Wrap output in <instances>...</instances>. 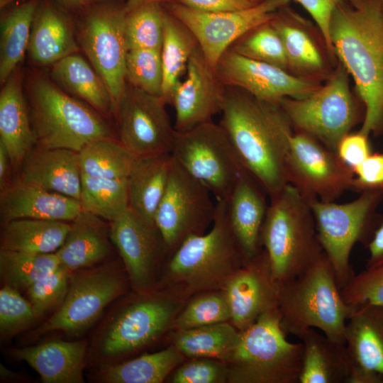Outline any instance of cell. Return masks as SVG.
<instances>
[{
    "instance_id": "cell-1",
    "label": "cell",
    "mask_w": 383,
    "mask_h": 383,
    "mask_svg": "<svg viewBox=\"0 0 383 383\" xmlns=\"http://www.w3.org/2000/svg\"><path fill=\"white\" fill-rule=\"evenodd\" d=\"M219 123L249 175L270 199L289 183L287 157L294 128L279 101L226 87Z\"/></svg>"
},
{
    "instance_id": "cell-2",
    "label": "cell",
    "mask_w": 383,
    "mask_h": 383,
    "mask_svg": "<svg viewBox=\"0 0 383 383\" xmlns=\"http://www.w3.org/2000/svg\"><path fill=\"white\" fill-rule=\"evenodd\" d=\"M329 35L335 55L352 76L365 106L360 131L383 134V8L381 0H357L336 6Z\"/></svg>"
},
{
    "instance_id": "cell-3",
    "label": "cell",
    "mask_w": 383,
    "mask_h": 383,
    "mask_svg": "<svg viewBox=\"0 0 383 383\" xmlns=\"http://www.w3.org/2000/svg\"><path fill=\"white\" fill-rule=\"evenodd\" d=\"M246 263L228 222L226 201H219L212 228L189 236L172 253L166 280L178 298L221 290Z\"/></svg>"
},
{
    "instance_id": "cell-4",
    "label": "cell",
    "mask_w": 383,
    "mask_h": 383,
    "mask_svg": "<svg viewBox=\"0 0 383 383\" xmlns=\"http://www.w3.org/2000/svg\"><path fill=\"white\" fill-rule=\"evenodd\" d=\"M260 243L279 285L304 272L324 253L310 202L291 184L270 199Z\"/></svg>"
},
{
    "instance_id": "cell-5",
    "label": "cell",
    "mask_w": 383,
    "mask_h": 383,
    "mask_svg": "<svg viewBox=\"0 0 383 383\" xmlns=\"http://www.w3.org/2000/svg\"><path fill=\"white\" fill-rule=\"evenodd\" d=\"M356 308L343 300L325 253L304 272L279 285L278 311L286 334L298 337L312 328L345 343L346 323Z\"/></svg>"
},
{
    "instance_id": "cell-6",
    "label": "cell",
    "mask_w": 383,
    "mask_h": 383,
    "mask_svg": "<svg viewBox=\"0 0 383 383\" xmlns=\"http://www.w3.org/2000/svg\"><path fill=\"white\" fill-rule=\"evenodd\" d=\"M27 93L36 146L79 152L94 140L114 137L104 116L52 80L38 74L31 77Z\"/></svg>"
},
{
    "instance_id": "cell-7",
    "label": "cell",
    "mask_w": 383,
    "mask_h": 383,
    "mask_svg": "<svg viewBox=\"0 0 383 383\" xmlns=\"http://www.w3.org/2000/svg\"><path fill=\"white\" fill-rule=\"evenodd\" d=\"M278 309L239 332L224 362L231 383H299L303 344L286 338Z\"/></svg>"
},
{
    "instance_id": "cell-8",
    "label": "cell",
    "mask_w": 383,
    "mask_h": 383,
    "mask_svg": "<svg viewBox=\"0 0 383 383\" xmlns=\"http://www.w3.org/2000/svg\"><path fill=\"white\" fill-rule=\"evenodd\" d=\"M383 201V187L364 190L349 202L314 200L310 202L323 252L341 289L355 275L350 262L357 243L365 248L382 218L378 207Z\"/></svg>"
},
{
    "instance_id": "cell-9",
    "label": "cell",
    "mask_w": 383,
    "mask_h": 383,
    "mask_svg": "<svg viewBox=\"0 0 383 383\" xmlns=\"http://www.w3.org/2000/svg\"><path fill=\"white\" fill-rule=\"evenodd\" d=\"M349 73L338 60L333 72L314 92L279 103L294 131L307 133L335 152L340 140L365 117V106L352 93Z\"/></svg>"
},
{
    "instance_id": "cell-10",
    "label": "cell",
    "mask_w": 383,
    "mask_h": 383,
    "mask_svg": "<svg viewBox=\"0 0 383 383\" xmlns=\"http://www.w3.org/2000/svg\"><path fill=\"white\" fill-rule=\"evenodd\" d=\"M171 155L210 191L216 201H226L239 180L248 174L226 131L213 121L177 131Z\"/></svg>"
},
{
    "instance_id": "cell-11",
    "label": "cell",
    "mask_w": 383,
    "mask_h": 383,
    "mask_svg": "<svg viewBox=\"0 0 383 383\" xmlns=\"http://www.w3.org/2000/svg\"><path fill=\"white\" fill-rule=\"evenodd\" d=\"M211 196L172 157L167 186L155 218L167 252L172 253L190 235L204 233L213 222L216 204Z\"/></svg>"
},
{
    "instance_id": "cell-12",
    "label": "cell",
    "mask_w": 383,
    "mask_h": 383,
    "mask_svg": "<svg viewBox=\"0 0 383 383\" xmlns=\"http://www.w3.org/2000/svg\"><path fill=\"white\" fill-rule=\"evenodd\" d=\"M126 14L127 9L94 8L86 12L77 31L79 45L108 88L114 116L127 84Z\"/></svg>"
},
{
    "instance_id": "cell-13",
    "label": "cell",
    "mask_w": 383,
    "mask_h": 383,
    "mask_svg": "<svg viewBox=\"0 0 383 383\" xmlns=\"http://www.w3.org/2000/svg\"><path fill=\"white\" fill-rule=\"evenodd\" d=\"M290 0H262L234 11L208 13L179 3L169 6L171 15L193 35L208 64L213 69L237 40L260 25L272 21Z\"/></svg>"
},
{
    "instance_id": "cell-14",
    "label": "cell",
    "mask_w": 383,
    "mask_h": 383,
    "mask_svg": "<svg viewBox=\"0 0 383 383\" xmlns=\"http://www.w3.org/2000/svg\"><path fill=\"white\" fill-rule=\"evenodd\" d=\"M288 183L307 201H335L353 190L355 174L335 152L313 136L294 131L287 157Z\"/></svg>"
},
{
    "instance_id": "cell-15",
    "label": "cell",
    "mask_w": 383,
    "mask_h": 383,
    "mask_svg": "<svg viewBox=\"0 0 383 383\" xmlns=\"http://www.w3.org/2000/svg\"><path fill=\"white\" fill-rule=\"evenodd\" d=\"M165 101L126 84L115 116L120 143L135 157L171 154L177 131Z\"/></svg>"
},
{
    "instance_id": "cell-16",
    "label": "cell",
    "mask_w": 383,
    "mask_h": 383,
    "mask_svg": "<svg viewBox=\"0 0 383 383\" xmlns=\"http://www.w3.org/2000/svg\"><path fill=\"white\" fill-rule=\"evenodd\" d=\"M125 289L121 274L111 266L70 273L66 296L56 311L39 328L38 334L62 331L78 334L89 327L107 305Z\"/></svg>"
},
{
    "instance_id": "cell-17",
    "label": "cell",
    "mask_w": 383,
    "mask_h": 383,
    "mask_svg": "<svg viewBox=\"0 0 383 383\" xmlns=\"http://www.w3.org/2000/svg\"><path fill=\"white\" fill-rule=\"evenodd\" d=\"M182 309L171 294L145 296L124 308L108 326L101 343L102 353L116 356L138 349L156 340Z\"/></svg>"
},
{
    "instance_id": "cell-18",
    "label": "cell",
    "mask_w": 383,
    "mask_h": 383,
    "mask_svg": "<svg viewBox=\"0 0 383 383\" xmlns=\"http://www.w3.org/2000/svg\"><path fill=\"white\" fill-rule=\"evenodd\" d=\"M216 73L226 87L243 89L270 101L308 96L322 85L315 79L295 75L281 67L254 60L228 49L218 61Z\"/></svg>"
},
{
    "instance_id": "cell-19",
    "label": "cell",
    "mask_w": 383,
    "mask_h": 383,
    "mask_svg": "<svg viewBox=\"0 0 383 383\" xmlns=\"http://www.w3.org/2000/svg\"><path fill=\"white\" fill-rule=\"evenodd\" d=\"M225 94L226 86L197 45L189 60L185 78L172 93L175 130L184 132L212 121L222 111Z\"/></svg>"
},
{
    "instance_id": "cell-20",
    "label": "cell",
    "mask_w": 383,
    "mask_h": 383,
    "mask_svg": "<svg viewBox=\"0 0 383 383\" xmlns=\"http://www.w3.org/2000/svg\"><path fill=\"white\" fill-rule=\"evenodd\" d=\"M110 238L124 262L133 289L145 292L152 284L157 265L167 252L160 231L128 208L110 222Z\"/></svg>"
},
{
    "instance_id": "cell-21",
    "label": "cell",
    "mask_w": 383,
    "mask_h": 383,
    "mask_svg": "<svg viewBox=\"0 0 383 383\" xmlns=\"http://www.w3.org/2000/svg\"><path fill=\"white\" fill-rule=\"evenodd\" d=\"M222 290L231 311L230 322L239 331L262 314L278 309L279 285L272 277L264 249L236 271Z\"/></svg>"
},
{
    "instance_id": "cell-22",
    "label": "cell",
    "mask_w": 383,
    "mask_h": 383,
    "mask_svg": "<svg viewBox=\"0 0 383 383\" xmlns=\"http://www.w3.org/2000/svg\"><path fill=\"white\" fill-rule=\"evenodd\" d=\"M271 23L282 40L289 72L321 82L329 77L338 60L306 21L288 10L282 14L278 11Z\"/></svg>"
},
{
    "instance_id": "cell-23",
    "label": "cell",
    "mask_w": 383,
    "mask_h": 383,
    "mask_svg": "<svg viewBox=\"0 0 383 383\" xmlns=\"http://www.w3.org/2000/svg\"><path fill=\"white\" fill-rule=\"evenodd\" d=\"M82 211L76 199L52 192L18 179L0 192L2 224L18 218L70 222Z\"/></svg>"
},
{
    "instance_id": "cell-24",
    "label": "cell",
    "mask_w": 383,
    "mask_h": 383,
    "mask_svg": "<svg viewBox=\"0 0 383 383\" xmlns=\"http://www.w3.org/2000/svg\"><path fill=\"white\" fill-rule=\"evenodd\" d=\"M21 181L79 201L82 172L79 152L35 146L25 157Z\"/></svg>"
},
{
    "instance_id": "cell-25",
    "label": "cell",
    "mask_w": 383,
    "mask_h": 383,
    "mask_svg": "<svg viewBox=\"0 0 383 383\" xmlns=\"http://www.w3.org/2000/svg\"><path fill=\"white\" fill-rule=\"evenodd\" d=\"M265 196L246 174L226 201L230 226L247 262L262 250L260 234L268 207Z\"/></svg>"
},
{
    "instance_id": "cell-26",
    "label": "cell",
    "mask_w": 383,
    "mask_h": 383,
    "mask_svg": "<svg viewBox=\"0 0 383 383\" xmlns=\"http://www.w3.org/2000/svg\"><path fill=\"white\" fill-rule=\"evenodd\" d=\"M85 350L84 341L59 340L12 349L9 353L27 362L44 383H82Z\"/></svg>"
},
{
    "instance_id": "cell-27",
    "label": "cell",
    "mask_w": 383,
    "mask_h": 383,
    "mask_svg": "<svg viewBox=\"0 0 383 383\" xmlns=\"http://www.w3.org/2000/svg\"><path fill=\"white\" fill-rule=\"evenodd\" d=\"M0 141L14 167L21 166L27 154L36 146L18 67L4 83L0 93Z\"/></svg>"
},
{
    "instance_id": "cell-28",
    "label": "cell",
    "mask_w": 383,
    "mask_h": 383,
    "mask_svg": "<svg viewBox=\"0 0 383 383\" xmlns=\"http://www.w3.org/2000/svg\"><path fill=\"white\" fill-rule=\"evenodd\" d=\"M90 213L82 211L70 221V228L55 252L61 266L73 272L99 263L111 252L110 225Z\"/></svg>"
},
{
    "instance_id": "cell-29",
    "label": "cell",
    "mask_w": 383,
    "mask_h": 383,
    "mask_svg": "<svg viewBox=\"0 0 383 383\" xmlns=\"http://www.w3.org/2000/svg\"><path fill=\"white\" fill-rule=\"evenodd\" d=\"M298 338L303 344L299 383H347L351 360L345 343L312 328Z\"/></svg>"
},
{
    "instance_id": "cell-30",
    "label": "cell",
    "mask_w": 383,
    "mask_h": 383,
    "mask_svg": "<svg viewBox=\"0 0 383 383\" xmlns=\"http://www.w3.org/2000/svg\"><path fill=\"white\" fill-rule=\"evenodd\" d=\"M345 343L351 365L383 377V306H357L346 323Z\"/></svg>"
},
{
    "instance_id": "cell-31",
    "label": "cell",
    "mask_w": 383,
    "mask_h": 383,
    "mask_svg": "<svg viewBox=\"0 0 383 383\" xmlns=\"http://www.w3.org/2000/svg\"><path fill=\"white\" fill-rule=\"evenodd\" d=\"M172 161L171 154L136 158L127 177L129 208L154 226L167 186Z\"/></svg>"
},
{
    "instance_id": "cell-32",
    "label": "cell",
    "mask_w": 383,
    "mask_h": 383,
    "mask_svg": "<svg viewBox=\"0 0 383 383\" xmlns=\"http://www.w3.org/2000/svg\"><path fill=\"white\" fill-rule=\"evenodd\" d=\"M50 75L61 89L82 99L105 118L113 115L106 85L91 63L81 55L74 53L54 63Z\"/></svg>"
},
{
    "instance_id": "cell-33",
    "label": "cell",
    "mask_w": 383,
    "mask_h": 383,
    "mask_svg": "<svg viewBox=\"0 0 383 383\" xmlns=\"http://www.w3.org/2000/svg\"><path fill=\"white\" fill-rule=\"evenodd\" d=\"M27 50L34 63L44 66L77 53L79 47L65 17L47 6L36 10Z\"/></svg>"
},
{
    "instance_id": "cell-34",
    "label": "cell",
    "mask_w": 383,
    "mask_h": 383,
    "mask_svg": "<svg viewBox=\"0 0 383 383\" xmlns=\"http://www.w3.org/2000/svg\"><path fill=\"white\" fill-rule=\"evenodd\" d=\"M70 222L37 218H18L2 224L1 249L52 253L62 245Z\"/></svg>"
},
{
    "instance_id": "cell-35",
    "label": "cell",
    "mask_w": 383,
    "mask_h": 383,
    "mask_svg": "<svg viewBox=\"0 0 383 383\" xmlns=\"http://www.w3.org/2000/svg\"><path fill=\"white\" fill-rule=\"evenodd\" d=\"M197 43L192 33L172 15H165L161 48L162 98L171 104L174 89L187 70Z\"/></svg>"
},
{
    "instance_id": "cell-36",
    "label": "cell",
    "mask_w": 383,
    "mask_h": 383,
    "mask_svg": "<svg viewBox=\"0 0 383 383\" xmlns=\"http://www.w3.org/2000/svg\"><path fill=\"white\" fill-rule=\"evenodd\" d=\"M183 357L172 346L125 362L106 365L100 372L101 379L109 383H161L182 362Z\"/></svg>"
},
{
    "instance_id": "cell-37",
    "label": "cell",
    "mask_w": 383,
    "mask_h": 383,
    "mask_svg": "<svg viewBox=\"0 0 383 383\" xmlns=\"http://www.w3.org/2000/svg\"><path fill=\"white\" fill-rule=\"evenodd\" d=\"M239 332L229 321L178 330L174 334V346L184 357L225 362L237 341Z\"/></svg>"
},
{
    "instance_id": "cell-38",
    "label": "cell",
    "mask_w": 383,
    "mask_h": 383,
    "mask_svg": "<svg viewBox=\"0 0 383 383\" xmlns=\"http://www.w3.org/2000/svg\"><path fill=\"white\" fill-rule=\"evenodd\" d=\"M36 10L35 2L30 1L13 9L1 21V83L7 80L23 59Z\"/></svg>"
},
{
    "instance_id": "cell-39",
    "label": "cell",
    "mask_w": 383,
    "mask_h": 383,
    "mask_svg": "<svg viewBox=\"0 0 383 383\" xmlns=\"http://www.w3.org/2000/svg\"><path fill=\"white\" fill-rule=\"evenodd\" d=\"M82 210L112 222L129 208L127 178L94 177L82 173Z\"/></svg>"
},
{
    "instance_id": "cell-40",
    "label": "cell",
    "mask_w": 383,
    "mask_h": 383,
    "mask_svg": "<svg viewBox=\"0 0 383 383\" xmlns=\"http://www.w3.org/2000/svg\"><path fill=\"white\" fill-rule=\"evenodd\" d=\"M79 155L82 174L107 179L127 178L136 159L114 137L89 142Z\"/></svg>"
},
{
    "instance_id": "cell-41",
    "label": "cell",
    "mask_w": 383,
    "mask_h": 383,
    "mask_svg": "<svg viewBox=\"0 0 383 383\" xmlns=\"http://www.w3.org/2000/svg\"><path fill=\"white\" fill-rule=\"evenodd\" d=\"M60 265L55 252L30 253L0 250V272L5 284L27 289Z\"/></svg>"
},
{
    "instance_id": "cell-42",
    "label": "cell",
    "mask_w": 383,
    "mask_h": 383,
    "mask_svg": "<svg viewBox=\"0 0 383 383\" xmlns=\"http://www.w3.org/2000/svg\"><path fill=\"white\" fill-rule=\"evenodd\" d=\"M165 15L155 2L127 9L125 38L128 50H161Z\"/></svg>"
},
{
    "instance_id": "cell-43",
    "label": "cell",
    "mask_w": 383,
    "mask_h": 383,
    "mask_svg": "<svg viewBox=\"0 0 383 383\" xmlns=\"http://www.w3.org/2000/svg\"><path fill=\"white\" fill-rule=\"evenodd\" d=\"M231 321V311L224 292H205L194 296L174 318L171 328H194Z\"/></svg>"
},
{
    "instance_id": "cell-44",
    "label": "cell",
    "mask_w": 383,
    "mask_h": 383,
    "mask_svg": "<svg viewBox=\"0 0 383 383\" xmlns=\"http://www.w3.org/2000/svg\"><path fill=\"white\" fill-rule=\"evenodd\" d=\"M230 49L245 57L289 71L282 40L271 21L246 33Z\"/></svg>"
},
{
    "instance_id": "cell-45",
    "label": "cell",
    "mask_w": 383,
    "mask_h": 383,
    "mask_svg": "<svg viewBox=\"0 0 383 383\" xmlns=\"http://www.w3.org/2000/svg\"><path fill=\"white\" fill-rule=\"evenodd\" d=\"M126 82L149 94L162 96L161 50L133 49L128 51ZM162 97V96H161Z\"/></svg>"
},
{
    "instance_id": "cell-46",
    "label": "cell",
    "mask_w": 383,
    "mask_h": 383,
    "mask_svg": "<svg viewBox=\"0 0 383 383\" xmlns=\"http://www.w3.org/2000/svg\"><path fill=\"white\" fill-rule=\"evenodd\" d=\"M70 273L60 265L26 289L36 318L45 315L55 306H60L67 292Z\"/></svg>"
},
{
    "instance_id": "cell-47",
    "label": "cell",
    "mask_w": 383,
    "mask_h": 383,
    "mask_svg": "<svg viewBox=\"0 0 383 383\" xmlns=\"http://www.w3.org/2000/svg\"><path fill=\"white\" fill-rule=\"evenodd\" d=\"M36 318L30 302L18 290L4 284L0 290V333L8 338L20 332Z\"/></svg>"
},
{
    "instance_id": "cell-48",
    "label": "cell",
    "mask_w": 383,
    "mask_h": 383,
    "mask_svg": "<svg viewBox=\"0 0 383 383\" xmlns=\"http://www.w3.org/2000/svg\"><path fill=\"white\" fill-rule=\"evenodd\" d=\"M343 300L348 304L358 306L364 304L383 306V265L366 268L355 274L340 289Z\"/></svg>"
},
{
    "instance_id": "cell-49",
    "label": "cell",
    "mask_w": 383,
    "mask_h": 383,
    "mask_svg": "<svg viewBox=\"0 0 383 383\" xmlns=\"http://www.w3.org/2000/svg\"><path fill=\"white\" fill-rule=\"evenodd\" d=\"M226 364L218 360L194 358L180 365L172 377V383H223L228 382Z\"/></svg>"
},
{
    "instance_id": "cell-50",
    "label": "cell",
    "mask_w": 383,
    "mask_h": 383,
    "mask_svg": "<svg viewBox=\"0 0 383 383\" xmlns=\"http://www.w3.org/2000/svg\"><path fill=\"white\" fill-rule=\"evenodd\" d=\"M353 191L360 193L366 189L383 187V151L372 152L353 169Z\"/></svg>"
},
{
    "instance_id": "cell-51",
    "label": "cell",
    "mask_w": 383,
    "mask_h": 383,
    "mask_svg": "<svg viewBox=\"0 0 383 383\" xmlns=\"http://www.w3.org/2000/svg\"><path fill=\"white\" fill-rule=\"evenodd\" d=\"M339 158L353 171L372 152L369 135L360 131L348 133L339 142L335 151Z\"/></svg>"
},
{
    "instance_id": "cell-52",
    "label": "cell",
    "mask_w": 383,
    "mask_h": 383,
    "mask_svg": "<svg viewBox=\"0 0 383 383\" xmlns=\"http://www.w3.org/2000/svg\"><path fill=\"white\" fill-rule=\"evenodd\" d=\"M311 15L321 33L331 55L337 59L329 35V26L332 14L336 6L345 2L357 0H296Z\"/></svg>"
},
{
    "instance_id": "cell-53",
    "label": "cell",
    "mask_w": 383,
    "mask_h": 383,
    "mask_svg": "<svg viewBox=\"0 0 383 383\" xmlns=\"http://www.w3.org/2000/svg\"><path fill=\"white\" fill-rule=\"evenodd\" d=\"M177 3L192 9L208 12L219 13L239 11L250 8L260 1L254 0H174Z\"/></svg>"
},
{
    "instance_id": "cell-54",
    "label": "cell",
    "mask_w": 383,
    "mask_h": 383,
    "mask_svg": "<svg viewBox=\"0 0 383 383\" xmlns=\"http://www.w3.org/2000/svg\"><path fill=\"white\" fill-rule=\"evenodd\" d=\"M366 248L369 253L366 268L383 265V217Z\"/></svg>"
},
{
    "instance_id": "cell-55",
    "label": "cell",
    "mask_w": 383,
    "mask_h": 383,
    "mask_svg": "<svg viewBox=\"0 0 383 383\" xmlns=\"http://www.w3.org/2000/svg\"><path fill=\"white\" fill-rule=\"evenodd\" d=\"M347 383H383V377L377 372L351 365Z\"/></svg>"
},
{
    "instance_id": "cell-56",
    "label": "cell",
    "mask_w": 383,
    "mask_h": 383,
    "mask_svg": "<svg viewBox=\"0 0 383 383\" xmlns=\"http://www.w3.org/2000/svg\"><path fill=\"white\" fill-rule=\"evenodd\" d=\"M12 166L9 153L4 145L0 141V191L9 184L8 181L10 166Z\"/></svg>"
},
{
    "instance_id": "cell-57",
    "label": "cell",
    "mask_w": 383,
    "mask_h": 383,
    "mask_svg": "<svg viewBox=\"0 0 383 383\" xmlns=\"http://www.w3.org/2000/svg\"><path fill=\"white\" fill-rule=\"evenodd\" d=\"M0 374H1V379H18V375L17 374H15L14 372L9 370L6 367H5L2 364L0 365Z\"/></svg>"
},
{
    "instance_id": "cell-58",
    "label": "cell",
    "mask_w": 383,
    "mask_h": 383,
    "mask_svg": "<svg viewBox=\"0 0 383 383\" xmlns=\"http://www.w3.org/2000/svg\"><path fill=\"white\" fill-rule=\"evenodd\" d=\"M128 6L127 9H130L132 8H134L135 6H140L143 4L146 3H160L163 1H170L171 0H128Z\"/></svg>"
},
{
    "instance_id": "cell-59",
    "label": "cell",
    "mask_w": 383,
    "mask_h": 383,
    "mask_svg": "<svg viewBox=\"0 0 383 383\" xmlns=\"http://www.w3.org/2000/svg\"><path fill=\"white\" fill-rule=\"evenodd\" d=\"M59 1L68 6H79L86 5L89 4L90 1H91L92 0H59Z\"/></svg>"
},
{
    "instance_id": "cell-60",
    "label": "cell",
    "mask_w": 383,
    "mask_h": 383,
    "mask_svg": "<svg viewBox=\"0 0 383 383\" xmlns=\"http://www.w3.org/2000/svg\"><path fill=\"white\" fill-rule=\"evenodd\" d=\"M381 3H382V8H383V0H381Z\"/></svg>"
},
{
    "instance_id": "cell-61",
    "label": "cell",
    "mask_w": 383,
    "mask_h": 383,
    "mask_svg": "<svg viewBox=\"0 0 383 383\" xmlns=\"http://www.w3.org/2000/svg\"><path fill=\"white\" fill-rule=\"evenodd\" d=\"M254 1H262V0H254Z\"/></svg>"
}]
</instances>
